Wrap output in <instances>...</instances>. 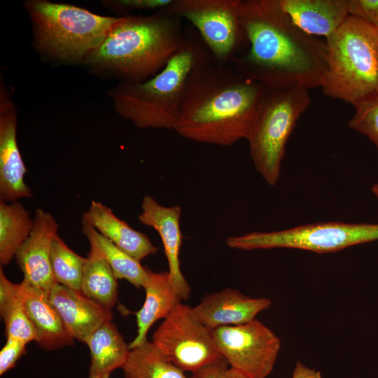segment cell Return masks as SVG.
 I'll use <instances>...</instances> for the list:
<instances>
[{
    "instance_id": "6da1fadb",
    "label": "cell",
    "mask_w": 378,
    "mask_h": 378,
    "mask_svg": "<svg viewBox=\"0 0 378 378\" xmlns=\"http://www.w3.org/2000/svg\"><path fill=\"white\" fill-rule=\"evenodd\" d=\"M246 53L229 63L269 90L321 88L327 71L326 46L299 28L280 0H242Z\"/></svg>"
},
{
    "instance_id": "7a4b0ae2",
    "label": "cell",
    "mask_w": 378,
    "mask_h": 378,
    "mask_svg": "<svg viewBox=\"0 0 378 378\" xmlns=\"http://www.w3.org/2000/svg\"><path fill=\"white\" fill-rule=\"evenodd\" d=\"M267 89L211 54L190 73L174 130L182 137L230 146L246 140L261 113Z\"/></svg>"
},
{
    "instance_id": "3957f363",
    "label": "cell",
    "mask_w": 378,
    "mask_h": 378,
    "mask_svg": "<svg viewBox=\"0 0 378 378\" xmlns=\"http://www.w3.org/2000/svg\"><path fill=\"white\" fill-rule=\"evenodd\" d=\"M181 19L162 10L150 15H126L83 64L99 72L139 83L158 74L182 46Z\"/></svg>"
},
{
    "instance_id": "277c9868",
    "label": "cell",
    "mask_w": 378,
    "mask_h": 378,
    "mask_svg": "<svg viewBox=\"0 0 378 378\" xmlns=\"http://www.w3.org/2000/svg\"><path fill=\"white\" fill-rule=\"evenodd\" d=\"M210 55L200 36L187 32L179 50L155 76L139 83L120 82L109 90L114 111L139 128L174 130L188 78Z\"/></svg>"
},
{
    "instance_id": "5b68a950",
    "label": "cell",
    "mask_w": 378,
    "mask_h": 378,
    "mask_svg": "<svg viewBox=\"0 0 378 378\" xmlns=\"http://www.w3.org/2000/svg\"><path fill=\"white\" fill-rule=\"evenodd\" d=\"M323 94L355 105L378 93V29L349 16L326 38Z\"/></svg>"
},
{
    "instance_id": "8992f818",
    "label": "cell",
    "mask_w": 378,
    "mask_h": 378,
    "mask_svg": "<svg viewBox=\"0 0 378 378\" xmlns=\"http://www.w3.org/2000/svg\"><path fill=\"white\" fill-rule=\"evenodd\" d=\"M24 6L31 22L35 47L63 62L83 63L122 19L47 0H28Z\"/></svg>"
},
{
    "instance_id": "52a82bcc",
    "label": "cell",
    "mask_w": 378,
    "mask_h": 378,
    "mask_svg": "<svg viewBox=\"0 0 378 378\" xmlns=\"http://www.w3.org/2000/svg\"><path fill=\"white\" fill-rule=\"evenodd\" d=\"M310 101L306 88L267 90L259 118L247 141L255 169L270 186L279 178L286 143Z\"/></svg>"
},
{
    "instance_id": "ba28073f",
    "label": "cell",
    "mask_w": 378,
    "mask_h": 378,
    "mask_svg": "<svg viewBox=\"0 0 378 378\" xmlns=\"http://www.w3.org/2000/svg\"><path fill=\"white\" fill-rule=\"evenodd\" d=\"M377 240L378 223L327 221L230 237L226 244L232 248L245 251L290 248L325 253Z\"/></svg>"
},
{
    "instance_id": "9c48e42d",
    "label": "cell",
    "mask_w": 378,
    "mask_h": 378,
    "mask_svg": "<svg viewBox=\"0 0 378 378\" xmlns=\"http://www.w3.org/2000/svg\"><path fill=\"white\" fill-rule=\"evenodd\" d=\"M242 0H173L164 12L189 21L215 59L229 62L247 42L241 27Z\"/></svg>"
},
{
    "instance_id": "30bf717a",
    "label": "cell",
    "mask_w": 378,
    "mask_h": 378,
    "mask_svg": "<svg viewBox=\"0 0 378 378\" xmlns=\"http://www.w3.org/2000/svg\"><path fill=\"white\" fill-rule=\"evenodd\" d=\"M152 342L184 372L193 373L222 357L212 330L195 316L190 307L181 302L158 327Z\"/></svg>"
},
{
    "instance_id": "8fae6325",
    "label": "cell",
    "mask_w": 378,
    "mask_h": 378,
    "mask_svg": "<svg viewBox=\"0 0 378 378\" xmlns=\"http://www.w3.org/2000/svg\"><path fill=\"white\" fill-rule=\"evenodd\" d=\"M211 330L220 354L242 377L267 378L272 372L281 340L264 323L255 318Z\"/></svg>"
},
{
    "instance_id": "7c38bea8",
    "label": "cell",
    "mask_w": 378,
    "mask_h": 378,
    "mask_svg": "<svg viewBox=\"0 0 378 378\" xmlns=\"http://www.w3.org/2000/svg\"><path fill=\"white\" fill-rule=\"evenodd\" d=\"M15 105L4 85L0 91V200L6 202L31 197L27 172L18 146Z\"/></svg>"
},
{
    "instance_id": "4fadbf2b",
    "label": "cell",
    "mask_w": 378,
    "mask_h": 378,
    "mask_svg": "<svg viewBox=\"0 0 378 378\" xmlns=\"http://www.w3.org/2000/svg\"><path fill=\"white\" fill-rule=\"evenodd\" d=\"M33 219V228L15 258L23 280L49 293L57 283L51 269L50 248L58 223L51 214L41 209L35 210Z\"/></svg>"
},
{
    "instance_id": "5bb4252c",
    "label": "cell",
    "mask_w": 378,
    "mask_h": 378,
    "mask_svg": "<svg viewBox=\"0 0 378 378\" xmlns=\"http://www.w3.org/2000/svg\"><path fill=\"white\" fill-rule=\"evenodd\" d=\"M181 214L180 206H164L151 196L145 195L138 219L142 224L153 227L159 234L168 261L170 281L181 301L189 298L190 288L180 267L179 253L182 243Z\"/></svg>"
},
{
    "instance_id": "9a60e30c",
    "label": "cell",
    "mask_w": 378,
    "mask_h": 378,
    "mask_svg": "<svg viewBox=\"0 0 378 378\" xmlns=\"http://www.w3.org/2000/svg\"><path fill=\"white\" fill-rule=\"evenodd\" d=\"M271 304L272 300L267 298H252L238 290L225 288L206 295L197 305L191 308L195 316L213 330L250 322Z\"/></svg>"
},
{
    "instance_id": "2e32d148",
    "label": "cell",
    "mask_w": 378,
    "mask_h": 378,
    "mask_svg": "<svg viewBox=\"0 0 378 378\" xmlns=\"http://www.w3.org/2000/svg\"><path fill=\"white\" fill-rule=\"evenodd\" d=\"M48 296L71 335L83 343H86L104 323L112 321L111 309L89 298L80 290L56 283Z\"/></svg>"
},
{
    "instance_id": "e0dca14e",
    "label": "cell",
    "mask_w": 378,
    "mask_h": 378,
    "mask_svg": "<svg viewBox=\"0 0 378 378\" xmlns=\"http://www.w3.org/2000/svg\"><path fill=\"white\" fill-rule=\"evenodd\" d=\"M17 292L41 348L52 351L74 344V339L51 303L48 293L24 280L17 284Z\"/></svg>"
},
{
    "instance_id": "ac0fdd59",
    "label": "cell",
    "mask_w": 378,
    "mask_h": 378,
    "mask_svg": "<svg viewBox=\"0 0 378 378\" xmlns=\"http://www.w3.org/2000/svg\"><path fill=\"white\" fill-rule=\"evenodd\" d=\"M284 10L302 31L328 38L349 16L348 0H280Z\"/></svg>"
},
{
    "instance_id": "d6986e66",
    "label": "cell",
    "mask_w": 378,
    "mask_h": 378,
    "mask_svg": "<svg viewBox=\"0 0 378 378\" xmlns=\"http://www.w3.org/2000/svg\"><path fill=\"white\" fill-rule=\"evenodd\" d=\"M82 218L139 261L158 251L145 234L134 230L101 202L92 201L89 209L83 214Z\"/></svg>"
},
{
    "instance_id": "ffe728a7",
    "label": "cell",
    "mask_w": 378,
    "mask_h": 378,
    "mask_svg": "<svg viewBox=\"0 0 378 378\" xmlns=\"http://www.w3.org/2000/svg\"><path fill=\"white\" fill-rule=\"evenodd\" d=\"M143 287L146 298L141 308L134 313L137 333L129 344L130 349L147 341V333L153 323L164 318L181 302L172 288L168 272H153L149 270Z\"/></svg>"
},
{
    "instance_id": "44dd1931",
    "label": "cell",
    "mask_w": 378,
    "mask_h": 378,
    "mask_svg": "<svg viewBox=\"0 0 378 378\" xmlns=\"http://www.w3.org/2000/svg\"><path fill=\"white\" fill-rule=\"evenodd\" d=\"M85 344L90 351L88 378H110L114 370L122 369L130 351L111 321L95 330Z\"/></svg>"
},
{
    "instance_id": "7402d4cb",
    "label": "cell",
    "mask_w": 378,
    "mask_h": 378,
    "mask_svg": "<svg viewBox=\"0 0 378 378\" xmlns=\"http://www.w3.org/2000/svg\"><path fill=\"white\" fill-rule=\"evenodd\" d=\"M82 231L90 243V248L95 250L106 260L118 279H125L136 288L144 286L149 270L144 267L140 261L118 248L83 218Z\"/></svg>"
},
{
    "instance_id": "603a6c76",
    "label": "cell",
    "mask_w": 378,
    "mask_h": 378,
    "mask_svg": "<svg viewBox=\"0 0 378 378\" xmlns=\"http://www.w3.org/2000/svg\"><path fill=\"white\" fill-rule=\"evenodd\" d=\"M34 219L18 200H0V263L8 265L29 235Z\"/></svg>"
},
{
    "instance_id": "cb8c5ba5",
    "label": "cell",
    "mask_w": 378,
    "mask_h": 378,
    "mask_svg": "<svg viewBox=\"0 0 378 378\" xmlns=\"http://www.w3.org/2000/svg\"><path fill=\"white\" fill-rule=\"evenodd\" d=\"M124 378H190L148 340L130 349Z\"/></svg>"
},
{
    "instance_id": "d4e9b609",
    "label": "cell",
    "mask_w": 378,
    "mask_h": 378,
    "mask_svg": "<svg viewBox=\"0 0 378 378\" xmlns=\"http://www.w3.org/2000/svg\"><path fill=\"white\" fill-rule=\"evenodd\" d=\"M117 280L106 260L95 250L90 248L83 270L80 291L111 309L117 302Z\"/></svg>"
},
{
    "instance_id": "484cf974",
    "label": "cell",
    "mask_w": 378,
    "mask_h": 378,
    "mask_svg": "<svg viewBox=\"0 0 378 378\" xmlns=\"http://www.w3.org/2000/svg\"><path fill=\"white\" fill-rule=\"evenodd\" d=\"M0 313L5 324L6 337L26 343L37 340L36 330L29 319L17 292V284L6 276L0 268Z\"/></svg>"
},
{
    "instance_id": "4316f807",
    "label": "cell",
    "mask_w": 378,
    "mask_h": 378,
    "mask_svg": "<svg viewBox=\"0 0 378 378\" xmlns=\"http://www.w3.org/2000/svg\"><path fill=\"white\" fill-rule=\"evenodd\" d=\"M87 258H83L67 246L58 234L50 248V265L55 281L72 289L80 290Z\"/></svg>"
},
{
    "instance_id": "83f0119b",
    "label": "cell",
    "mask_w": 378,
    "mask_h": 378,
    "mask_svg": "<svg viewBox=\"0 0 378 378\" xmlns=\"http://www.w3.org/2000/svg\"><path fill=\"white\" fill-rule=\"evenodd\" d=\"M354 107L349 127L368 136L378 151V93L363 98Z\"/></svg>"
},
{
    "instance_id": "f1b7e54d",
    "label": "cell",
    "mask_w": 378,
    "mask_h": 378,
    "mask_svg": "<svg viewBox=\"0 0 378 378\" xmlns=\"http://www.w3.org/2000/svg\"><path fill=\"white\" fill-rule=\"evenodd\" d=\"M173 0H110L102 4L108 9L121 11L160 10L169 6Z\"/></svg>"
},
{
    "instance_id": "f546056e",
    "label": "cell",
    "mask_w": 378,
    "mask_h": 378,
    "mask_svg": "<svg viewBox=\"0 0 378 378\" xmlns=\"http://www.w3.org/2000/svg\"><path fill=\"white\" fill-rule=\"evenodd\" d=\"M27 344L19 339L6 337V344L0 351L1 376L15 368L19 358L25 354Z\"/></svg>"
},
{
    "instance_id": "4dcf8cb0",
    "label": "cell",
    "mask_w": 378,
    "mask_h": 378,
    "mask_svg": "<svg viewBox=\"0 0 378 378\" xmlns=\"http://www.w3.org/2000/svg\"><path fill=\"white\" fill-rule=\"evenodd\" d=\"M349 15L378 29V0H348Z\"/></svg>"
},
{
    "instance_id": "1f68e13d",
    "label": "cell",
    "mask_w": 378,
    "mask_h": 378,
    "mask_svg": "<svg viewBox=\"0 0 378 378\" xmlns=\"http://www.w3.org/2000/svg\"><path fill=\"white\" fill-rule=\"evenodd\" d=\"M190 378H244L220 357L215 362L192 373Z\"/></svg>"
},
{
    "instance_id": "d6a6232c",
    "label": "cell",
    "mask_w": 378,
    "mask_h": 378,
    "mask_svg": "<svg viewBox=\"0 0 378 378\" xmlns=\"http://www.w3.org/2000/svg\"><path fill=\"white\" fill-rule=\"evenodd\" d=\"M290 378H323L321 372L297 361Z\"/></svg>"
},
{
    "instance_id": "836d02e7",
    "label": "cell",
    "mask_w": 378,
    "mask_h": 378,
    "mask_svg": "<svg viewBox=\"0 0 378 378\" xmlns=\"http://www.w3.org/2000/svg\"><path fill=\"white\" fill-rule=\"evenodd\" d=\"M371 190L378 200V183H374L371 187Z\"/></svg>"
}]
</instances>
